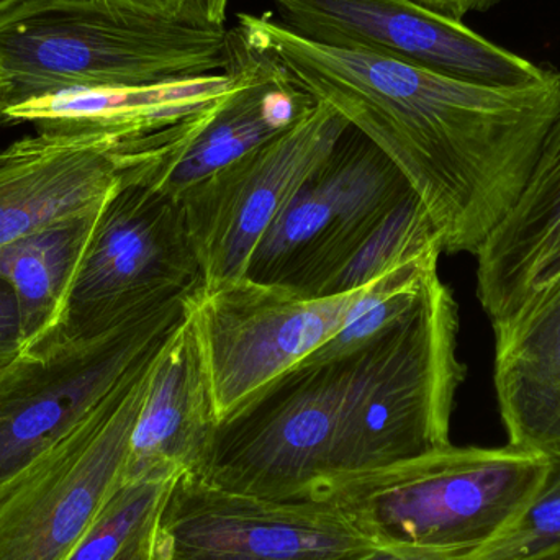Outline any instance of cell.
Returning a JSON list of instances; mask_svg holds the SVG:
<instances>
[{
  "instance_id": "cell-5",
  "label": "cell",
  "mask_w": 560,
  "mask_h": 560,
  "mask_svg": "<svg viewBox=\"0 0 560 560\" xmlns=\"http://www.w3.org/2000/svg\"><path fill=\"white\" fill-rule=\"evenodd\" d=\"M187 300L95 335L58 325L0 369V499L163 345Z\"/></svg>"
},
{
  "instance_id": "cell-29",
  "label": "cell",
  "mask_w": 560,
  "mask_h": 560,
  "mask_svg": "<svg viewBox=\"0 0 560 560\" xmlns=\"http://www.w3.org/2000/svg\"><path fill=\"white\" fill-rule=\"evenodd\" d=\"M154 529H156V525L150 532L144 533L117 560H153Z\"/></svg>"
},
{
  "instance_id": "cell-11",
  "label": "cell",
  "mask_w": 560,
  "mask_h": 560,
  "mask_svg": "<svg viewBox=\"0 0 560 560\" xmlns=\"http://www.w3.org/2000/svg\"><path fill=\"white\" fill-rule=\"evenodd\" d=\"M377 548L322 500H271L174 480L154 529L153 560H352Z\"/></svg>"
},
{
  "instance_id": "cell-14",
  "label": "cell",
  "mask_w": 560,
  "mask_h": 560,
  "mask_svg": "<svg viewBox=\"0 0 560 560\" xmlns=\"http://www.w3.org/2000/svg\"><path fill=\"white\" fill-rule=\"evenodd\" d=\"M232 88L171 147L124 171L128 179L179 199L186 190L275 140L303 120L316 101L278 59L232 28Z\"/></svg>"
},
{
  "instance_id": "cell-18",
  "label": "cell",
  "mask_w": 560,
  "mask_h": 560,
  "mask_svg": "<svg viewBox=\"0 0 560 560\" xmlns=\"http://www.w3.org/2000/svg\"><path fill=\"white\" fill-rule=\"evenodd\" d=\"M492 326L493 385L506 444L560 457V272Z\"/></svg>"
},
{
  "instance_id": "cell-23",
  "label": "cell",
  "mask_w": 560,
  "mask_h": 560,
  "mask_svg": "<svg viewBox=\"0 0 560 560\" xmlns=\"http://www.w3.org/2000/svg\"><path fill=\"white\" fill-rule=\"evenodd\" d=\"M174 480L121 482L66 560L120 558L135 541L156 525Z\"/></svg>"
},
{
  "instance_id": "cell-3",
  "label": "cell",
  "mask_w": 560,
  "mask_h": 560,
  "mask_svg": "<svg viewBox=\"0 0 560 560\" xmlns=\"http://www.w3.org/2000/svg\"><path fill=\"white\" fill-rule=\"evenodd\" d=\"M549 463L510 444H450L387 469L326 480L312 500L335 506L375 546L472 556L525 509Z\"/></svg>"
},
{
  "instance_id": "cell-9",
  "label": "cell",
  "mask_w": 560,
  "mask_h": 560,
  "mask_svg": "<svg viewBox=\"0 0 560 560\" xmlns=\"http://www.w3.org/2000/svg\"><path fill=\"white\" fill-rule=\"evenodd\" d=\"M410 190L394 164L349 128L262 236L245 278L325 295L331 279Z\"/></svg>"
},
{
  "instance_id": "cell-4",
  "label": "cell",
  "mask_w": 560,
  "mask_h": 560,
  "mask_svg": "<svg viewBox=\"0 0 560 560\" xmlns=\"http://www.w3.org/2000/svg\"><path fill=\"white\" fill-rule=\"evenodd\" d=\"M457 332L459 308L436 275L404 318L352 352L326 480L387 469L450 446L454 401L466 377Z\"/></svg>"
},
{
  "instance_id": "cell-10",
  "label": "cell",
  "mask_w": 560,
  "mask_h": 560,
  "mask_svg": "<svg viewBox=\"0 0 560 560\" xmlns=\"http://www.w3.org/2000/svg\"><path fill=\"white\" fill-rule=\"evenodd\" d=\"M361 290L318 296L240 278L194 293L189 306L219 421L315 354L341 328Z\"/></svg>"
},
{
  "instance_id": "cell-1",
  "label": "cell",
  "mask_w": 560,
  "mask_h": 560,
  "mask_svg": "<svg viewBox=\"0 0 560 560\" xmlns=\"http://www.w3.org/2000/svg\"><path fill=\"white\" fill-rule=\"evenodd\" d=\"M236 30L394 164L450 255L476 256L512 209L560 107L559 71L489 88L319 45L269 15L240 13Z\"/></svg>"
},
{
  "instance_id": "cell-25",
  "label": "cell",
  "mask_w": 560,
  "mask_h": 560,
  "mask_svg": "<svg viewBox=\"0 0 560 560\" xmlns=\"http://www.w3.org/2000/svg\"><path fill=\"white\" fill-rule=\"evenodd\" d=\"M121 9L209 28H225L232 0H102Z\"/></svg>"
},
{
  "instance_id": "cell-15",
  "label": "cell",
  "mask_w": 560,
  "mask_h": 560,
  "mask_svg": "<svg viewBox=\"0 0 560 560\" xmlns=\"http://www.w3.org/2000/svg\"><path fill=\"white\" fill-rule=\"evenodd\" d=\"M128 161L124 144L89 135L38 131L0 151V249L101 207Z\"/></svg>"
},
{
  "instance_id": "cell-30",
  "label": "cell",
  "mask_w": 560,
  "mask_h": 560,
  "mask_svg": "<svg viewBox=\"0 0 560 560\" xmlns=\"http://www.w3.org/2000/svg\"><path fill=\"white\" fill-rule=\"evenodd\" d=\"M522 560H560V546L558 548L549 549V551L539 552V555L532 556Z\"/></svg>"
},
{
  "instance_id": "cell-7",
  "label": "cell",
  "mask_w": 560,
  "mask_h": 560,
  "mask_svg": "<svg viewBox=\"0 0 560 560\" xmlns=\"http://www.w3.org/2000/svg\"><path fill=\"white\" fill-rule=\"evenodd\" d=\"M161 346L0 499V560L71 556L124 482Z\"/></svg>"
},
{
  "instance_id": "cell-31",
  "label": "cell",
  "mask_w": 560,
  "mask_h": 560,
  "mask_svg": "<svg viewBox=\"0 0 560 560\" xmlns=\"http://www.w3.org/2000/svg\"><path fill=\"white\" fill-rule=\"evenodd\" d=\"M23 0H0V13L7 12V10L13 9V7L22 3Z\"/></svg>"
},
{
  "instance_id": "cell-2",
  "label": "cell",
  "mask_w": 560,
  "mask_h": 560,
  "mask_svg": "<svg viewBox=\"0 0 560 560\" xmlns=\"http://www.w3.org/2000/svg\"><path fill=\"white\" fill-rule=\"evenodd\" d=\"M232 28L189 25L102 0H23L0 13V110L71 91L219 74Z\"/></svg>"
},
{
  "instance_id": "cell-22",
  "label": "cell",
  "mask_w": 560,
  "mask_h": 560,
  "mask_svg": "<svg viewBox=\"0 0 560 560\" xmlns=\"http://www.w3.org/2000/svg\"><path fill=\"white\" fill-rule=\"evenodd\" d=\"M428 255H443V248L427 210L410 190L331 279L325 295L354 292L390 269Z\"/></svg>"
},
{
  "instance_id": "cell-26",
  "label": "cell",
  "mask_w": 560,
  "mask_h": 560,
  "mask_svg": "<svg viewBox=\"0 0 560 560\" xmlns=\"http://www.w3.org/2000/svg\"><path fill=\"white\" fill-rule=\"evenodd\" d=\"M25 348L19 302L12 285L0 278V369Z\"/></svg>"
},
{
  "instance_id": "cell-6",
  "label": "cell",
  "mask_w": 560,
  "mask_h": 560,
  "mask_svg": "<svg viewBox=\"0 0 560 560\" xmlns=\"http://www.w3.org/2000/svg\"><path fill=\"white\" fill-rule=\"evenodd\" d=\"M352 354L305 362L266 385L217 424L197 476L271 500H312L329 476Z\"/></svg>"
},
{
  "instance_id": "cell-13",
  "label": "cell",
  "mask_w": 560,
  "mask_h": 560,
  "mask_svg": "<svg viewBox=\"0 0 560 560\" xmlns=\"http://www.w3.org/2000/svg\"><path fill=\"white\" fill-rule=\"evenodd\" d=\"M271 2L280 23L310 42L384 56L457 81L515 89L555 74L411 0Z\"/></svg>"
},
{
  "instance_id": "cell-8",
  "label": "cell",
  "mask_w": 560,
  "mask_h": 560,
  "mask_svg": "<svg viewBox=\"0 0 560 560\" xmlns=\"http://www.w3.org/2000/svg\"><path fill=\"white\" fill-rule=\"evenodd\" d=\"M202 287L179 199L121 174L102 206L59 325L95 335Z\"/></svg>"
},
{
  "instance_id": "cell-27",
  "label": "cell",
  "mask_w": 560,
  "mask_h": 560,
  "mask_svg": "<svg viewBox=\"0 0 560 560\" xmlns=\"http://www.w3.org/2000/svg\"><path fill=\"white\" fill-rule=\"evenodd\" d=\"M438 15L463 22L469 13L487 12L505 0H411Z\"/></svg>"
},
{
  "instance_id": "cell-28",
  "label": "cell",
  "mask_w": 560,
  "mask_h": 560,
  "mask_svg": "<svg viewBox=\"0 0 560 560\" xmlns=\"http://www.w3.org/2000/svg\"><path fill=\"white\" fill-rule=\"evenodd\" d=\"M470 556L446 555V552L415 551V549L377 548L352 560H469Z\"/></svg>"
},
{
  "instance_id": "cell-12",
  "label": "cell",
  "mask_w": 560,
  "mask_h": 560,
  "mask_svg": "<svg viewBox=\"0 0 560 560\" xmlns=\"http://www.w3.org/2000/svg\"><path fill=\"white\" fill-rule=\"evenodd\" d=\"M351 125L329 105L179 197L203 287L245 278L262 236Z\"/></svg>"
},
{
  "instance_id": "cell-20",
  "label": "cell",
  "mask_w": 560,
  "mask_h": 560,
  "mask_svg": "<svg viewBox=\"0 0 560 560\" xmlns=\"http://www.w3.org/2000/svg\"><path fill=\"white\" fill-rule=\"evenodd\" d=\"M102 206L35 230L0 249V278L15 292L25 346L61 323Z\"/></svg>"
},
{
  "instance_id": "cell-32",
  "label": "cell",
  "mask_w": 560,
  "mask_h": 560,
  "mask_svg": "<svg viewBox=\"0 0 560 560\" xmlns=\"http://www.w3.org/2000/svg\"><path fill=\"white\" fill-rule=\"evenodd\" d=\"M2 89H3V79L0 78V92H2Z\"/></svg>"
},
{
  "instance_id": "cell-21",
  "label": "cell",
  "mask_w": 560,
  "mask_h": 560,
  "mask_svg": "<svg viewBox=\"0 0 560 560\" xmlns=\"http://www.w3.org/2000/svg\"><path fill=\"white\" fill-rule=\"evenodd\" d=\"M440 256L411 259L362 287L338 332L305 362L346 358L392 328L417 305L428 282L438 275Z\"/></svg>"
},
{
  "instance_id": "cell-17",
  "label": "cell",
  "mask_w": 560,
  "mask_h": 560,
  "mask_svg": "<svg viewBox=\"0 0 560 560\" xmlns=\"http://www.w3.org/2000/svg\"><path fill=\"white\" fill-rule=\"evenodd\" d=\"M217 424L206 359L187 302L186 315L154 359L147 397L131 434L124 482L174 480L197 474Z\"/></svg>"
},
{
  "instance_id": "cell-16",
  "label": "cell",
  "mask_w": 560,
  "mask_h": 560,
  "mask_svg": "<svg viewBox=\"0 0 560 560\" xmlns=\"http://www.w3.org/2000/svg\"><path fill=\"white\" fill-rule=\"evenodd\" d=\"M233 74L141 88L91 89L32 98L0 110V127L32 124L45 133L110 138L133 156L171 147L232 88Z\"/></svg>"
},
{
  "instance_id": "cell-24",
  "label": "cell",
  "mask_w": 560,
  "mask_h": 560,
  "mask_svg": "<svg viewBox=\"0 0 560 560\" xmlns=\"http://www.w3.org/2000/svg\"><path fill=\"white\" fill-rule=\"evenodd\" d=\"M520 515L469 560H522L560 546V457Z\"/></svg>"
},
{
  "instance_id": "cell-19",
  "label": "cell",
  "mask_w": 560,
  "mask_h": 560,
  "mask_svg": "<svg viewBox=\"0 0 560 560\" xmlns=\"http://www.w3.org/2000/svg\"><path fill=\"white\" fill-rule=\"evenodd\" d=\"M477 258V299L492 325L560 272V107L528 179Z\"/></svg>"
}]
</instances>
